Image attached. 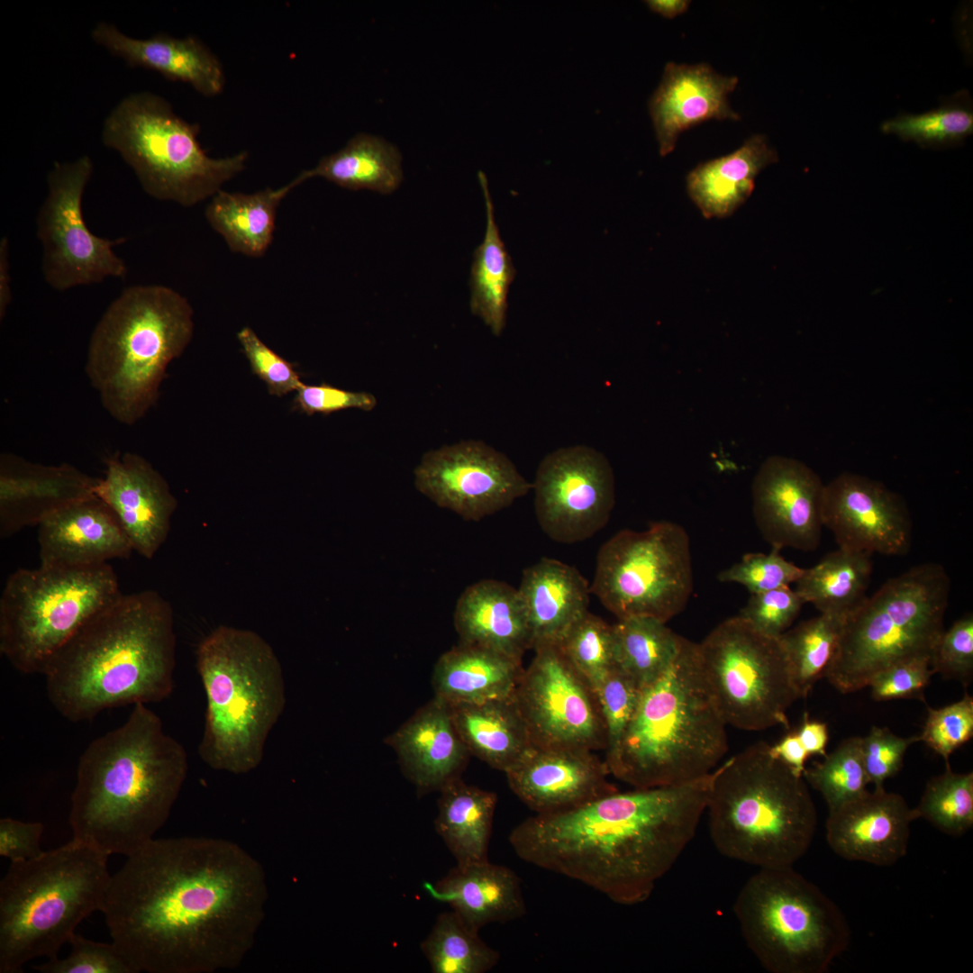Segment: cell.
I'll use <instances>...</instances> for the list:
<instances>
[{
  "instance_id": "53",
  "label": "cell",
  "mask_w": 973,
  "mask_h": 973,
  "mask_svg": "<svg viewBox=\"0 0 973 973\" xmlns=\"http://www.w3.org/2000/svg\"><path fill=\"white\" fill-rule=\"evenodd\" d=\"M931 655L901 659L876 674L868 687L878 701L915 698L924 701L923 691L934 674Z\"/></svg>"
},
{
  "instance_id": "26",
  "label": "cell",
  "mask_w": 973,
  "mask_h": 973,
  "mask_svg": "<svg viewBox=\"0 0 973 973\" xmlns=\"http://www.w3.org/2000/svg\"><path fill=\"white\" fill-rule=\"evenodd\" d=\"M738 77L718 74L706 63L668 62L649 101V112L660 156L671 153L679 135L709 120H740L728 95Z\"/></svg>"
},
{
  "instance_id": "21",
  "label": "cell",
  "mask_w": 973,
  "mask_h": 973,
  "mask_svg": "<svg viewBox=\"0 0 973 973\" xmlns=\"http://www.w3.org/2000/svg\"><path fill=\"white\" fill-rule=\"evenodd\" d=\"M824 484L804 462L780 455L759 468L751 486L756 525L772 548L811 551L823 527Z\"/></svg>"
},
{
  "instance_id": "25",
  "label": "cell",
  "mask_w": 973,
  "mask_h": 973,
  "mask_svg": "<svg viewBox=\"0 0 973 973\" xmlns=\"http://www.w3.org/2000/svg\"><path fill=\"white\" fill-rule=\"evenodd\" d=\"M98 480L70 464L43 465L1 454V538L39 525L59 510L95 496Z\"/></svg>"
},
{
  "instance_id": "51",
  "label": "cell",
  "mask_w": 973,
  "mask_h": 973,
  "mask_svg": "<svg viewBox=\"0 0 973 973\" xmlns=\"http://www.w3.org/2000/svg\"><path fill=\"white\" fill-rule=\"evenodd\" d=\"M68 943V956L48 959L33 968L42 973H135L113 941L97 942L74 933Z\"/></svg>"
},
{
  "instance_id": "11",
  "label": "cell",
  "mask_w": 973,
  "mask_h": 973,
  "mask_svg": "<svg viewBox=\"0 0 973 973\" xmlns=\"http://www.w3.org/2000/svg\"><path fill=\"white\" fill-rule=\"evenodd\" d=\"M733 912L748 948L771 973H824L850 943L840 908L793 867L759 868Z\"/></svg>"
},
{
  "instance_id": "14",
  "label": "cell",
  "mask_w": 973,
  "mask_h": 973,
  "mask_svg": "<svg viewBox=\"0 0 973 973\" xmlns=\"http://www.w3.org/2000/svg\"><path fill=\"white\" fill-rule=\"evenodd\" d=\"M701 668L725 723L745 731L789 728L787 709L798 698L778 638L737 615L697 643Z\"/></svg>"
},
{
  "instance_id": "49",
  "label": "cell",
  "mask_w": 973,
  "mask_h": 973,
  "mask_svg": "<svg viewBox=\"0 0 973 973\" xmlns=\"http://www.w3.org/2000/svg\"><path fill=\"white\" fill-rule=\"evenodd\" d=\"M803 571L804 568L785 559L779 549L772 548L769 553L744 554L739 562L722 570L717 579L742 585L752 595L796 583Z\"/></svg>"
},
{
  "instance_id": "37",
  "label": "cell",
  "mask_w": 973,
  "mask_h": 973,
  "mask_svg": "<svg viewBox=\"0 0 973 973\" xmlns=\"http://www.w3.org/2000/svg\"><path fill=\"white\" fill-rule=\"evenodd\" d=\"M439 792L434 826L457 865L487 861L497 796L460 777Z\"/></svg>"
},
{
  "instance_id": "56",
  "label": "cell",
  "mask_w": 973,
  "mask_h": 973,
  "mask_svg": "<svg viewBox=\"0 0 973 973\" xmlns=\"http://www.w3.org/2000/svg\"><path fill=\"white\" fill-rule=\"evenodd\" d=\"M920 741L919 736L900 737L887 727L873 726L862 737V755L868 782L875 788L884 787L887 779L902 768L905 754L910 745Z\"/></svg>"
},
{
  "instance_id": "18",
  "label": "cell",
  "mask_w": 973,
  "mask_h": 973,
  "mask_svg": "<svg viewBox=\"0 0 973 973\" xmlns=\"http://www.w3.org/2000/svg\"><path fill=\"white\" fill-rule=\"evenodd\" d=\"M532 488L540 527L561 543L582 541L599 532L609 521L615 502L609 460L586 445L559 448L546 455Z\"/></svg>"
},
{
  "instance_id": "52",
  "label": "cell",
  "mask_w": 973,
  "mask_h": 973,
  "mask_svg": "<svg viewBox=\"0 0 973 973\" xmlns=\"http://www.w3.org/2000/svg\"><path fill=\"white\" fill-rule=\"evenodd\" d=\"M804 601L789 586L752 594L739 616L757 631L778 638L789 629Z\"/></svg>"
},
{
  "instance_id": "7",
  "label": "cell",
  "mask_w": 973,
  "mask_h": 973,
  "mask_svg": "<svg viewBox=\"0 0 973 973\" xmlns=\"http://www.w3.org/2000/svg\"><path fill=\"white\" fill-rule=\"evenodd\" d=\"M193 316L185 296L160 285L130 286L108 306L85 369L113 419L134 425L156 404L168 366L192 340Z\"/></svg>"
},
{
  "instance_id": "15",
  "label": "cell",
  "mask_w": 973,
  "mask_h": 973,
  "mask_svg": "<svg viewBox=\"0 0 973 973\" xmlns=\"http://www.w3.org/2000/svg\"><path fill=\"white\" fill-rule=\"evenodd\" d=\"M693 586L687 532L659 521L645 531H620L601 546L590 591L618 620L667 623L686 608Z\"/></svg>"
},
{
  "instance_id": "30",
  "label": "cell",
  "mask_w": 973,
  "mask_h": 973,
  "mask_svg": "<svg viewBox=\"0 0 973 973\" xmlns=\"http://www.w3.org/2000/svg\"><path fill=\"white\" fill-rule=\"evenodd\" d=\"M436 900L449 904L471 931L507 923L526 914L519 877L511 868L487 861L456 865L440 880L424 885Z\"/></svg>"
},
{
  "instance_id": "57",
  "label": "cell",
  "mask_w": 973,
  "mask_h": 973,
  "mask_svg": "<svg viewBox=\"0 0 973 973\" xmlns=\"http://www.w3.org/2000/svg\"><path fill=\"white\" fill-rule=\"evenodd\" d=\"M296 392L295 407L308 415L329 414L348 408L371 411L377 405L375 396L369 393L347 391L325 383L303 384Z\"/></svg>"
},
{
  "instance_id": "35",
  "label": "cell",
  "mask_w": 973,
  "mask_h": 973,
  "mask_svg": "<svg viewBox=\"0 0 973 973\" xmlns=\"http://www.w3.org/2000/svg\"><path fill=\"white\" fill-rule=\"evenodd\" d=\"M447 705L470 755L494 768L505 772L533 746L512 698Z\"/></svg>"
},
{
  "instance_id": "5",
  "label": "cell",
  "mask_w": 973,
  "mask_h": 973,
  "mask_svg": "<svg viewBox=\"0 0 973 973\" xmlns=\"http://www.w3.org/2000/svg\"><path fill=\"white\" fill-rule=\"evenodd\" d=\"M726 725L705 679L697 643L683 638L670 668L641 691L608 771L635 788L697 779L726 753Z\"/></svg>"
},
{
  "instance_id": "58",
  "label": "cell",
  "mask_w": 973,
  "mask_h": 973,
  "mask_svg": "<svg viewBox=\"0 0 973 973\" xmlns=\"http://www.w3.org/2000/svg\"><path fill=\"white\" fill-rule=\"evenodd\" d=\"M43 824L40 822H23L11 817L0 819V856L11 862L23 861L41 856Z\"/></svg>"
},
{
  "instance_id": "23",
  "label": "cell",
  "mask_w": 973,
  "mask_h": 973,
  "mask_svg": "<svg viewBox=\"0 0 973 973\" xmlns=\"http://www.w3.org/2000/svg\"><path fill=\"white\" fill-rule=\"evenodd\" d=\"M105 465L95 496L116 514L133 550L150 559L168 535L177 502L165 478L142 456L116 453Z\"/></svg>"
},
{
  "instance_id": "61",
  "label": "cell",
  "mask_w": 973,
  "mask_h": 973,
  "mask_svg": "<svg viewBox=\"0 0 973 973\" xmlns=\"http://www.w3.org/2000/svg\"><path fill=\"white\" fill-rule=\"evenodd\" d=\"M12 301L11 275L9 264V241L3 237L0 241V318L5 316Z\"/></svg>"
},
{
  "instance_id": "20",
  "label": "cell",
  "mask_w": 973,
  "mask_h": 973,
  "mask_svg": "<svg viewBox=\"0 0 973 973\" xmlns=\"http://www.w3.org/2000/svg\"><path fill=\"white\" fill-rule=\"evenodd\" d=\"M822 518L839 548L887 556L905 555L910 548L904 501L867 477L844 472L824 485Z\"/></svg>"
},
{
  "instance_id": "44",
  "label": "cell",
  "mask_w": 973,
  "mask_h": 973,
  "mask_svg": "<svg viewBox=\"0 0 973 973\" xmlns=\"http://www.w3.org/2000/svg\"><path fill=\"white\" fill-rule=\"evenodd\" d=\"M421 950L433 973H485L500 958L452 910L438 916Z\"/></svg>"
},
{
  "instance_id": "38",
  "label": "cell",
  "mask_w": 973,
  "mask_h": 973,
  "mask_svg": "<svg viewBox=\"0 0 973 973\" xmlns=\"http://www.w3.org/2000/svg\"><path fill=\"white\" fill-rule=\"evenodd\" d=\"M302 173L306 179L321 177L350 190L390 194L403 180L402 155L382 137L361 132L339 151L322 158L316 167Z\"/></svg>"
},
{
  "instance_id": "33",
  "label": "cell",
  "mask_w": 973,
  "mask_h": 973,
  "mask_svg": "<svg viewBox=\"0 0 973 973\" xmlns=\"http://www.w3.org/2000/svg\"><path fill=\"white\" fill-rule=\"evenodd\" d=\"M778 159L767 137L755 134L734 151L695 167L687 192L706 219L732 215L750 196L757 176Z\"/></svg>"
},
{
  "instance_id": "55",
  "label": "cell",
  "mask_w": 973,
  "mask_h": 973,
  "mask_svg": "<svg viewBox=\"0 0 973 973\" xmlns=\"http://www.w3.org/2000/svg\"><path fill=\"white\" fill-rule=\"evenodd\" d=\"M250 368L266 385L270 395L283 396L304 383L293 365L268 347L250 327L237 334Z\"/></svg>"
},
{
  "instance_id": "24",
  "label": "cell",
  "mask_w": 973,
  "mask_h": 973,
  "mask_svg": "<svg viewBox=\"0 0 973 973\" xmlns=\"http://www.w3.org/2000/svg\"><path fill=\"white\" fill-rule=\"evenodd\" d=\"M914 808L896 793L884 787L829 811L826 841L841 858L877 866H891L905 856Z\"/></svg>"
},
{
  "instance_id": "40",
  "label": "cell",
  "mask_w": 973,
  "mask_h": 973,
  "mask_svg": "<svg viewBox=\"0 0 973 973\" xmlns=\"http://www.w3.org/2000/svg\"><path fill=\"white\" fill-rule=\"evenodd\" d=\"M871 572V554L839 548L804 568L795 590L820 614L846 617L867 598Z\"/></svg>"
},
{
  "instance_id": "2",
  "label": "cell",
  "mask_w": 973,
  "mask_h": 973,
  "mask_svg": "<svg viewBox=\"0 0 973 973\" xmlns=\"http://www.w3.org/2000/svg\"><path fill=\"white\" fill-rule=\"evenodd\" d=\"M714 769L672 786L606 795L535 814L509 842L527 863L577 880L622 905L648 899L694 838Z\"/></svg>"
},
{
  "instance_id": "32",
  "label": "cell",
  "mask_w": 973,
  "mask_h": 973,
  "mask_svg": "<svg viewBox=\"0 0 973 973\" xmlns=\"http://www.w3.org/2000/svg\"><path fill=\"white\" fill-rule=\"evenodd\" d=\"M453 620L460 643L519 661L531 649L523 603L518 590L507 583L484 579L468 587L457 601Z\"/></svg>"
},
{
  "instance_id": "47",
  "label": "cell",
  "mask_w": 973,
  "mask_h": 973,
  "mask_svg": "<svg viewBox=\"0 0 973 973\" xmlns=\"http://www.w3.org/2000/svg\"><path fill=\"white\" fill-rule=\"evenodd\" d=\"M557 646L592 689L614 667L613 626L589 611Z\"/></svg>"
},
{
  "instance_id": "28",
  "label": "cell",
  "mask_w": 973,
  "mask_h": 973,
  "mask_svg": "<svg viewBox=\"0 0 973 973\" xmlns=\"http://www.w3.org/2000/svg\"><path fill=\"white\" fill-rule=\"evenodd\" d=\"M386 742L420 794L440 791L459 778L470 755L452 722L448 705L433 697Z\"/></svg>"
},
{
  "instance_id": "3",
  "label": "cell",
  "mask_w": 973,
  "mask_h": 973,
  "mask_svg": "<svg viewBox=\"0 0 973 973\" xmlns=\"http://www.w3.org/2000/svg\"><path fill=\"white\" fill-rule=\"evenodd\" d=\"M176 634L170 604L157 591L122 594L92 615L50 657L41 675L66 720L168 698L174 688Z\"/></svg>"
},
{
  "instance_id": "39",
  "label": "cell",
  "mask_w": 973,
  "mask_h": 973,
  "mask_svg": "<svg viewBox=\"0 0 973 973\" xmlns=\"http://www.w3.org/2000/svg\"><path fill=\"white\" fill-rule=\"evenodd\" d=\"M483 190L486 225L484 240L474 251L470 270V309L499 336L505 327L507 296L516 270L501 238L494 205L483 172L478 173Z\"/></svg>"
},
{
  "instance_id": "6",
  "label": "cell",
  "mask_w": 973,
  "mask_h": 973,
  "mask_svg": "<svg viewBox=\"0 0 973 973\" xmlns=\"http://www.w3.org/2000/svg\"><path fill=\"white\" fill-rule=\"evenodd\" d=\"M769 746L756 742L714 768L705 808L715 849L759 868L793 867L817 825L807 783Z\"/></svg>"
},
{
  "instance_id": "17",
  "label": "cell",
  "mask_w": 973,
  "mask_h": 973,
  "mask_svg": "<svg viewBox=\"0 0 973 973\" xmlns=\"http://www.w3.org/2000/svg\"><path fill=\"white\" fill-rule=\"evenodd\" d=\"M534 651L512 696L533 746L605 749V723L589 683L557 645Z\"/></svg>"
},
{
  "instance_id": "13",
  "label": "cell",
  "mask_w": 973,
  "mask_h": 973,
  "mask_svg": "<svg viewBox=\"0 0 973 973\" xmlns=\"http://www.w3.org/2000/svg\"><path fill=\"white\" fill-rule=\"evenodd\" d=\"M122 594L108 563L18 568L0 597V653L21 673L41 674L79 627Z\"/></svg>"
},
{
  "instance_id": "54",
  "label": "cell",
  "mask_w": 973,
  "mask_h": 973,
  "mask_svg": "<svg viewBox=\"0 0 973 973\" xmlns=\"http://www.w3.org/2000/svg\"><path fill=\"white\" fill-rule=\"evenodd\" d=\"M934 673L960 680L966 687L973 672V615L966 614L940 636L931 657Z\"/></svg>"
},
{
  "instance_id": "22",
  "label": "cell",
  "mask_w": 973,
  "mask_h": 973,
  "mask_svg": "<svg viewBox=\"0 0 973 973\" xmlns=\"http://www.w3.org/2000/svg\"><path fill=\"white\" fill-rule=\"evenodd\" d=\"M511 790L536 814L567 811L618 791L589 750L532 746L505 772Z\"/></svg>"
},
{
  "instance_id": "1",
  "label": "cell",
  "mask_w": 973,
  "mask_h": 973,
  "mask_svg": "<svg viewBox=\"0 0 973 973\" xmlns=\"http://www.w3.org/2000/svg\"><path fill=\"white\" fill-rule=\"evenodd\" d=\"M111 875L101 913L135 973L239 967L264 921L262 865L214 837L151 839Z\"/></svg>"
},
{
  "instance_id": "19",
  "label": "cell",
  "mask_w": 973,
  "mask_h": 973,
  "mask_svg": "<svg viewBox=\"0 0 973 973\" xmlns=\"http://www.w3.org/2000/svg\"><path fill=\"white\" fill-rule=\"evenodd\" d=\"M416 488L438 506L478 521L532 488L503 453L478 441L427 452L414 470Z\"/></svg>"
},
{
  "instance_id": "16",
  "label": "cell",
  "mask_w": 973,
  "mask_h": 973,
  "mask_svg": "<svg viewBox=\"0 0 973 973\" xmlns=\"http://www.w3.org/2000/svg\"><path fill=\"white\" fill-rule=\"evenodd\" d=\"M92 173L91 159L81 156L55 162L48 174L49 191L37 216V236L43 247L44 279L58 291L127 274L124 261L113 250L124 239L98 237L85 223L82 198Z\"/></svg>"
},
{
  "instance_id": "43",
  "label": "cell",
  "mask_w": 973,
  "mask_h": 973,
  "mask_svg": "<svg viewBox=\"0 0 973 973\" xmlns=\"http://www.w3.org/2000/svg\"><path fill=\"white\" fill-rule=\"evenodd\" d=\"M846 617L832 614L804 621L779 636L800 698L824 677L836 654Z\"/></svg>"
},
{
  "instance_id": "27",
  "label": "cell",
  "mask_w": 973,
  "mask_h": 973,
  "mask_svg": "<svg viewBox=\"0 0 973 973\" xmlns=\"http://www.w3.org/2000/svg\"><path fill=\"white\" fill-rule=\"evenodd\" d=\"M41 566L83 568L127 559L131 541L114 511L98 496L73 503L38 525Z\"/></svg>"
},
{
  "instance_id": "62",
  "label": "cell",
  "mask_w": 973,
  "mask_h": 973,
  "mask_svg": "<svg viewBox=\"0 0 973 973\" xmlns=\"http://www.w3.org/2000/svg\"><path fill=\"white\" fill-rule=\"evenodd\" d=\"M645 3L651 12L665 18L673 19L686 13L691 2L687 0H648Z\"/></svg>"
},
{
  "instance_id": "10",
  "label": "cell",
  "mask_w": 973,
  "mask_h": 973,
  "mask_svg": "<svg viewBox=\"0 0 973 973\" xmlns=\"http://www.w3.org/2000/svg\"><path fill=\"white\" fill-rule=\"evenodd\" d=\"M950 587L946 570L933 562L888 579L846 616L824 677L848 694L901 659L932 656L944 631Z\"/></svg>"
},
{
  "instance_id": "36",
  "label": "cell",
  "mask_w": 973,
  "mask_h": 973,
  "mask_svg": "<svg viewBox=\"0 0 973 973\" xmlns=\"http://www.w3.org/2000/svg\"><path fill=\"white\" fill-rule=\"evenodd\" d=\"M305 180L301 173L276 189L268 187L252 194L219 190L205 209L206 220L231 250L259 258L272 242L280 202Z\"/></svg>"
},
{
  "instance_id": "60",
  "label": "cell",
  "mask_w": 973,
  "mask_h": 973,
  "mask_svg": "<svg viewBox=\"0 0 973 973\" xmlns=\"http://www.w3.org/2000/svg\"><path fill=\"white\" fill-rule=\"evenodd\" d=\"M796 733L809 756L826 755L828 729L825 723L810 720L805 713Z\"/></svg>"
},
{
  "instance_id": "9",
  "label": "cell",
  "mask_w": 973,
  "mask_h": 973,
  "mask_svg": "<svg viewBox=\"0 0 973 973\" xmlns=\"http://www.w3.org/2000/svg\"><path fill=\"white\" fill-rule=\"evenodd\" d=\"M108 856L72 839L41 856L11 862L0 882V972L58 957L77 925L101 911Z\"/></svg>"
},
{
  "instance_id": "59",
  "label": "cell",
  "mask_w": 973,
  "mask_h": 973,
  "mask_svg": "<svg viewBox=\"0 0 973 973\" xmlns=\"http://www.w3.org/2000/svg\"><path fill=\"white\" fill-rule=\"evenodd\" d=\"M769 750L774 757L788 765L796 774L803 776L809 754L796 732L787 733L777 743L769 746Z\"/></svg>"
},
{
  "instance_id": "48",
  "label": "cell",
  "mask_w": 973,
  "mask_h": 973,
  "mask_svg": "<svg viewBox=\"0 0 973 973\" xmlns=\"http://www.w3.org/2000/svg\"><path fill=\"white\" fill-rule=\"evenodd\" d=\"M593 690L597 697L605 727L604 761L608 768L617 756L624 732L636 710L641 689L614 667Z\"/></svg>"
},
{
  "instance_id": "31",
  "label": "cell",
  "mask_w": 973,
  "mask_h": 973,
  "mask_svg": "<svg viewBox=\"0 0 973 973\" xmlns=\"http://www.w3.org/2000/svg\"><path fill=\"white\" fill-rule=\"evenodd\" d=\"M517 590L533 650L558 645L588 612L587 579L576 568L554 559L542 558L525 568Z\"/></svg>"
},
{
  "instance_id": "29",
  "label": "cell",
  "mask_w": 973,
  "mask_h": 973,
  "mask_svg": "<svg viewBox=\"0 0 973 973\" xmlns=\"http://www.w3.org/2000/svg\"><path fill=\"white\" fill-rule=\"evenodd\" d=\"M91 34L97 44L131 67L153 70L168 79L189 84L205 96H214L223 90L222 63L195 36L174 38L160 32L137 39L106 22L97 23Z\"/></svg>"
},
{
  "instance_id": "34",
  "label": "cell",
  "mask_w": 973,
  "mask_h": 973,
  "mask_svg": "<svg viewBox=\"0 0 973 973\" xmlns=\"http://www.w3.org/2000/svg\"><path fill=\"white\" fill-rule=\"evenodd\" d=\"M523 670L522 661L459 642L444 652L434 666V696L447 704L510 699Z\"/></svg>"
},
{
  "instance_id": "42",
  "label": "cell",
  "mask_w": 973,
  "mask_h": 973,
  "mask_svg": "<svg viewBox=\"0 0 973 973\" xmlns=\"http://www.w3.org/2000/svg\"><path fill=\"white\" fill-rule=\"evenodd\" d=\"M884 134L903 141H914L923 149L940 150L963 144L973 132V101L967 89L942 97L930 111L914 114L900 113L880 125Z\"/></svg>"
},
{
  "instance_id": "46",
  "label": "cell",
  "mask_w": 973,
  "mask_h": 973,
  "mask_svg": "<svg viewBox=\"0 0 973 973\" xmlns=\"http://www.w3.org/2000/svg\"><path fill=\"white\" fill-rule=\"evenodd\" d=\"M803 777L818 791L829 811L859 796L869 784L862 755V737L843 740L836 749L805 768Z\"/></svg>"
},
{
  "instance_id": "50",
  "label": "cell",
  "mask_w": 973,
  "mask_h": 973,
  "mask_svg": "<svg viewBox=\"0 0 973 973\" xmlns=\"http://www.w3.org/2000/svg\"><path fill=\"white\" fill-rule=\"evenodd\" d=\"M973 736V698L962 699L939 709L928 708L920 741L949 762L950 754Z\"/></svg>"
},
{
  "instance_id": "4",
  "label": "cell",
  "mask_w": 973,
  "mask_h": 973,
  "mask_svg": "<svg viewBox=\"0 0 973 973\" xmlns=\"http://www.w3.org/2000/svg\"><path fill=\"white\" fill-rule=\"evenodd\" d=\"M187 754L145 704L82 752L71 795L73 838L129 856L165 824L186 780Z\"/></svg>"
},
{
  "instance_id": "12",
  "label": "cell",
  "mask_w": 973,
  "mask_h": 973,
  "mask_svg": "<svg viewBox=\"0 0 973 973\" xmlns=\"http://www.w3.org/2000/svg\"><path fill=\"white\" fill-rule=\"evenodd\" d=\"M199 131L163 97L142 91L114 107L105 120L102 141L132 168L148 195L190 207L221 190L248 159L246 151L209 157L198 141Z\"/></svg>"
},
{
  "instance_id": "45",
  "label": "cell",
  "mask_w": 973,
  "mask_h": 973,
  "mask_svg": "<svg viewBox=\"0 0 973 973\" xmlns=\"http://www.w3.org/2000/svg\"><path fill=\"white\" fill-rule=\"evenodd\" d=\"M914 811L916 819L948 835H963L973 826V773L954 772L946 762L945 771L927 782Z\"/></svg>"
},
{
  "instance_id": "41",
  "label": "cell",
  "mask_w": 973,
  "mask_h": 973,
  "mask_svg": "<svg viewBox=\"0 0 973 973\" xmlns=\"http://www.w3.org/2000/svg\"><path fill=\"white\" fill-rule=\"evenodd\" d=\"M612 626L614 667L641 690L670 668L684 638L666 623L647 616L619 619Z\"/></svg>"
},
{
  "instance_id": "8",
  "label": "cell",
  "mask_w": 973,
  "mask_h": 973,
  "mask_svg": "<svg viewBox=\"0 0 973 973\" xmlns=\"http://www.w3.org/2000/svg\"><path fill=\"white\" fill-rule=\"evenodd\" d=\"M196 667L207 703L201 759L215 770L250 772L286 705L275 651L255 632L221 625L200 642Z\"/></svg>"
}]
</instances>
